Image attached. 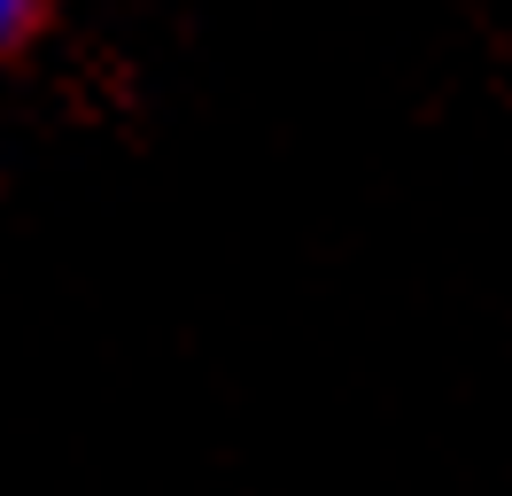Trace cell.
I'll return each mask as SVG.
<instances>
[{
    "mask_svg": "<svg viewBox=\"0 0 512 496\" xmlns=\"http://www.w3.org/2000/svg\"><path fill=\"white\" fill-rule=\"evenodd\" d=\"M32 24H39V0H0V55H16Z\"/></svg>",
    "mask_w": 512,
    "mask_h": 496,
    "instance_id": "1",
    "label": "cell"
}]
</instances>
